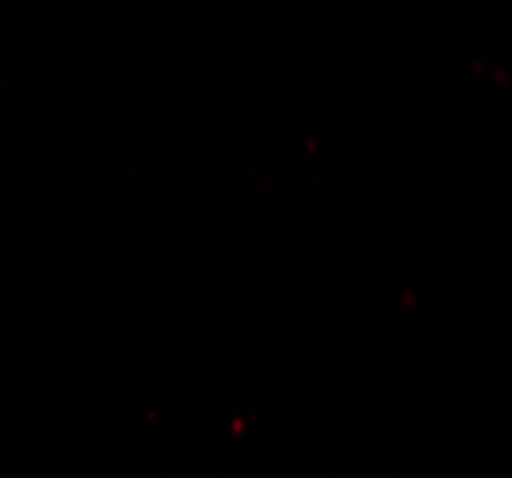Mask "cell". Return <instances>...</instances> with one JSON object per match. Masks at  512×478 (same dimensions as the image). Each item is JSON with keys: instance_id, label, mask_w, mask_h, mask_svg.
Returning <instances> with one entry per match:
<instances>
[]
</instances>
